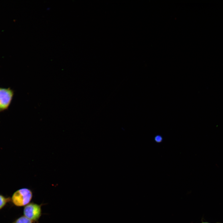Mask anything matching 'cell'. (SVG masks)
Returning a JSON list of instances; mask_svg holds the SVG:
<instances>
[{
	"instance_id": "1",
	"label": "cell",
	"mask_w": 223,
	"mask_h": 223,
	"mask_svg": "<svg viewBox=\"0 0 223 223\" xmlns=\"http://www.w3.org/2000/svg\"><path fill=\"white\" fill-rule=\"evenodd\" d=\"M33 197L32 191L27 188H22L15 191L13 194L11 201L17 207L25 206L29 203Z\"/></svg>"
},
{
	"instance_id": "7",
	"label": "cell",
	"mask_w": 223,
	"mask_h": 223,
	"mask_svg": "<svg viewBox=\"0 0 223 223\" xmlns=\"http://www.w3.org/2000/svg\"><path fill=\"white\" fill-rule=\"evenodd\" d=\"M202 223H209L205 222H203Z\"/></svg>"
},
{
	"instance_id": "4",
	"label": "cell",
	"mask_w": 223,
	"mask_h": 223,
	"mask_svg": "<svg viewBox=\"0 0 223 223\" xmlns=\"http://www.w3.org/2000/svg\"><path fill=\"white\" fill-rule=\"evenodd\" d=\"M11 201V198L6 197L0 195V210L3 208L7 203Z\"/></svg>"
},
{
	"instance_id": "5",
	"label": "cell",
	"mask_w": 223,
	"mask_h": 223,
	"mask_svg": "<svg viewBox=\"0 0 223 223\" xmlns=\"http://www.w3.org/2000/svg\"><path fill=\"white\" fill-rule=\"evenodd\" d=\"M12 223H32V221L24 216H22Z\"/></svg>"
},
{
	"instance_id": "6",
	"label": "cell",
	"mask_w": 223,
	"mask_h": 223,
	"mask_svg": "<svg viewBox=\"0 0 223 223\" xmlns=\"http://www.w3.org/2000/svg\"><path fill=\"white\" fill-rule=\"evenodd\" d=\"M155 140L157 142H160L162 140L161 137L160 136H156L155 138Z\"/></svg>"
},
{
	"instance_id": "3",
	"label": "cell",
	"mask_w": 223,
	"mask_h": 223,
	"mask_svg": "<svg viewBox=\"0 0 223 223\" xmlns=\"http://www.w3.org/2000/svg\"><path fill=\"white\" fill-rule=\"evenodd\" d=\"M13 92L10 89L0 88V111L5 110L12 100Z\"/></svg>"
},
{
	"instance_id": "2",
	"label": "cell",
	"mask_w": 223,
	"mask_h": 223,
	"mask_svg": "<svg viewBox=\"0 0 223 223\" xmlns=\"http://www.w3.org/2000/svg\"><path fill=\"white\" fill-rule=\"evenodd\" d=\"M23 213L25 216L32 221H37L41 215V206L36 203H30L24 206Z\"/></svg>"
}]
</instances>
